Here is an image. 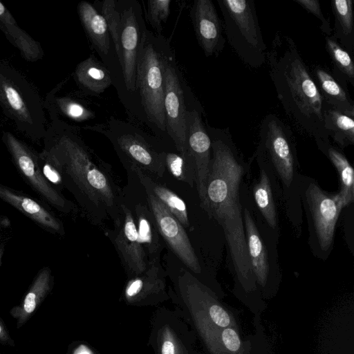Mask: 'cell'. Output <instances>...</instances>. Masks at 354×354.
Instances as JSON below:
<instances>
[{
  "mask_svg": "<svg viewBox=\"0 0 354 354\" xmlns=\"http://www.w3.org/2000/svg\"><path fill=\"white\" fill-rule=\"evenodd\" d=\"M44 149L59 171L64 188L74 196L91 221L100 225L109 216L117 226L124 201L108 169L70 136L61 137Z\"/></svg>",
  "mask_w": 354,
  "mask_h": 354,
  "instance_id": "obj_3",
  "label": "cell"
},
{
  "mask_svg": "<svg viewBox=\"0 0 354 354\" xmlns=\"http://www.w3.org/2000/svg\"><path fill=\"white\" fill-rule=\"evenodd\" d=\"M134 214L139 239L149 262L159 259L162 250L160 234L148 205L147 206L143 203L136 204Z\"/></svg>",
  "mask_w": 354,
  "mask_h": 354,
  "instance_id": "obj_21",
  "label": "cell"
},
{
  "mask_svg": "<svg viewBox=\"0 0 354 354\" xmlns=\"http://www.w3.org/2000/svg\"><path fill=\"white\" fill-rule=\"evenodd\" d=\"M326 50L333 64V73L342 82L354 86L353 55L332 36L325 37Z\"/></svg>",
  "mask_w": 354,
  "mask_h": 354,
  "instance_id": "obj_28",
  "label": "cell"
},
{
  "mask_svg": "<svg viewBox=\"0 0 354 354\" xmlns=\"http://www.w3.org/2000/svg\"><path fill=\"white\" fill-rule=\"evenodd\" d=\"M325 130L333 140L342 149L354 144V120L328 104L324 113Z\"/></svg>",
  "mask_w": 354,
  "mask_h": 354,
  "instance_id": "obj_25",
  "label": "cell"
},
{
  "mask_svg": "<svg viewBox=\"0 0 354 354\" xmlns=\"http://www.w3.org/2000/svg\"><path fill=\"white\" fill-rule=\"evenodd\" d=\"M221 342L230 353H237L241 349V342L236 331L231 327H226L221 332Z\"/></svg>",
  "mask_w": 354,
  "mask_h": 354,
  "instance_id": "obj_37",
  "label": "cell"
},
{
  "mask_svg": "<svg viewBox=\"0 0 354 354\" xmlns=\"http://www.w3.org/2000/svg\"><path fill=\"white\" fill-rule=\"evenodd\" d=\"M167 55L144 31L136 64V89L149 120L166 131L164 111V68Z\"/></svg>",
  "mask_w": 354,
  "mask_h": 354,
  "instance_id": "obj_7",
  "label": "cell"
},
{
  "mask_svg": "<svg viewBox=\"0 0 354 354\" xmlns=\"http://www.w3.org/2000/svg\"><path fill=\"white\" fill-rule=\"evenodd\" d=\"M37 161L40 170L46 179L58 192H62L64 187L61 174L45 149L38 153Z\"/></svg>",
  "mask_w": 354,
  "mask_h": 354,
  "instance_id": "obj_34",
  "label": "cell"
},
{
  "mask_svg": "<svg viewBox=\"0 0 354 354\" xmlns=\"http://www.w3.org/2000/svg\"><path fill=\"white\" fill-rule=\"evenodd\" d=\"M293 1L319 19L320 29L326 36L332 35L333 28L329 21L323 15L320 3L318 0H293Z\"/></svg>",
  "mask_w": 354,
  "mask_h": 354,
  "instance_id": "obj_36",
  "label": "cell"
},
{
  "mask_svg": "<svg viewBox=\"0 0 354 354\" xmlns=\"http://www.w3.org/2000/svg\"><path fill=\"white\" fill-rule=\"evenodd\" d=\"M61 111L67 117L78 122L93 118L94 113L80 103L67 97L57 100Z\"/></svg>",
  "mask_w": 354,
  "mask_h": 354,
  "instance_id": "obj_35",
  "label": "cell"
},
{
  "mask_svg": "<svg viewBox=\"0 0 354 354\" xmlns=\"http://www.w3.org/2000/svg\"><path fill=\"white\" fill-rule=\"evenodd\" d=\"M335 167L339 177L338 193L344 207L354 201V171L346 156L331 144L322 151Z\"/></svg>",
  "mask_w": 354,
  "mask_h": 354,
  "instance_id": "obj_26",
  "label": "cell"
},
{
  "mask_svg": "<svg viewBox=\"0 0 354 354\" xmlns=\"http://www.w3.org/2000/svg\"><path fill=\"white\" fill-rule=\"evenodd\" d=\"M2 333V329H1V326L0 325V335Z\"/></svg>",
  "mask_w": 354,
  "mask_h": 354,
  "instance_id": "obj_43",
  "label": "cell"
},
{
  "mask_svg": "<svg viewBox=\"0 0 354 354\" xmlns=\"http://www.w3.org/2000/svg\"><path fill=\"white\" fill-rule=\"evenodd\" d=\"M164 111L166 131L178 153L189 151L187 140V111L183 91L171 58L167 56L164 68Z\"/></svg>",
  "mask_w": 354,
  "mask_h": 354,
  "instance_id": "obj_9",
  "label": "cell"
},
{
  "mask_svg": "<svg viewBox=\"0 0 354 354\" xmlns=\"http://www.w3.org/2000/svg\"><path fill=\"white\" fill-rule=\"evenodd\" d=\"M300 197L307 217L310 247L315 255L327 258L339 216L345 207L343 202L338 193H328L315 180L305 176Z\"/></svg>",
  "mask_w": 354,
  "mask_h": 354,
  "instance_id": "obj_6",
  "label": "cell"
},
{
  "mask_svg": "<svg viewBox=\"0 0 354 354\" xmlns=\"http://www.w3.org/2000/svg\"><path fill=\"white\" fill-rule=\"evenodd\" d=\"M162 354H174V346L172 342L165 341L162 346Z\"/></svg>",
  "mask_w": 354,
  "mask_h": 354,
  "instance_id": "obj_40",
  "label": "cell"
},
{
  "mask_svg": "<svg viewBox=\"0 0 354 354\" xmlns=\"http://www.w3.org/2000/svg\"><path fill=\"white\" fill-rule=\"evenodd\" d=\"M134 6L124 8L120 14V61L124 84L128 91L136 89V76L138 53L144 31L139 23Z\"/></svg>",
  "mask_w": 354,
  "mask_h": 354,
  "instance_id": "obj_14",
  "label": "cell"
},
{
  "mask_svg": "<svg viewBox=\"0 0 354 354\" xmlns=\"http://www.w3.org/2000/svg\"><path fill=\"white\" fill-rule=\"evenodd\" d=\"M3 140L18 174L39 199L62 214L76 213L75 205L58 192L41 173L38 153L10 133H5Z\"/></svg>",
  "mask_w": 354,
  "mask_h": 354,
  "instance_id": "obj_8",
  "label": "cell"
},
{
  "mask_svg": "<svg viewBox=\"0 0 354 354\" xmlns=\"http://www.w3.org/2000/svg\"><path fill=\"white\" fill-rule=\"evenodd\" d=\"M121 220L113 230H107L124 267L132 273L141 274L147 268L149 261L139 239L134 216L123 201L120 205Z\"/></svg>",
  "mask_w": 354,
  "mask_h": 354,
  "instance_id": "obj_11",
  "label": "cell"
},
{
  "mask_svg": "<svg viewBox=\"0 0 354 354\" xmlns=\"http://www.w3.org/2000/svg\"><path fill=\"white\" fill-rule=\"evenodd\" d=\"M75 75L82 88L95 94L103 93L112 82L109 71L93 55L77 66Z\"/></svg>",
  "mask_w": 354,
  "mask_h": 354,
  "instance_id": "obj_23",
  "label": "cell"
},
{
  "mask_svg": "<svg viewBox=\"0 0 354 354\" xmlns=\"http://www.w3.org/2000/svg\"><path fill=\"white\" fill-rule=\"evenodd\" d=\"M75 354H92L90 350L85 346L81 345L75 351Z\"/></svg>",
  "mask_w": 354,
  "mask_h": 354,
  "instance_id": "obj_41",
  "label": "cell"
},
{
  "mask_svg": "<svg viewBox=\"0 0 354 354\" xmlns=\"http://www.w3.org/2000/svg\"><path fill=\"white\" fill-rule=\"evenodd\" d=\"M6 248V239L2 240L0 242V267L2 264V257L5 251Z\"/></svg>",
  "mask_w": 354,
  "mask_h": 354,
  "instance_id": "obj_42",
  "label": "cell"
},
{
  "mask_svg": "<svg viewBox=\"0 0 354 354\" xmlns=\"http://www.w3.org/2000/svg\"><path fill=\"white\" fill-rule=\"evenodd\" d=\"M243 225L248 253L254 278L265 285L271 272L270 252L250 210H243Z\"/></svg>",
  "mask_w": 354,
  "mask_h": 354,
  "instance_id": "obj_17",
  "label": "cell"
},
{
  "mask_svg": "<svg viewBox=\"0 0 354 354\" xmlns=\"http://www.w3.org/2000/svg\"><path fill=\"white\" fill-rule=\"evenodd\" d=\"M227 39L239 58L252 68L266 61L267 47L254 0H217Z\"/></svg>",
  "mask_w": 354,
  "mask_h": 354,
  "instance_id": "obj_5",
  "label": "cell"
},
{
  "mask_svg": "<svg viewBox=\"0 0 354 354\" xmlns=\"http://www.w3.org/2000/svg\"><path fill=\"white\" fill-rule=\"evenodd\" d=\"M334 16L332 36L351 55L354 54V16L352 0L330 1Z\"/></svg>",
  "mask_w": 354,
  "mask_h": 354,
  "instance_id": "obj_22",
  "label": "cell"
},
{
  "mask_svg": "<svg viewBox=\"0 0 354 354\" xmlns=\"http://www.w3.org/2000/svg\"><path fill=\"white\" fill-rule=\"evenodd\" d=\"M257 162L263 164L280 183L278 191L284 201L291 222L299 228L301 222V188L304 176L299 172V161L294 134L290 127L274 114L261 121L255 153Z\"/></svg>",
  "mask_w": 354,
  "mask_h": 354,
  "instance_id": "obj_4",
  "label": "cell"
},
{
  "mask_svg": "<svg viewBox=\"0 0 354 354\" xmlns=\"http://www.w3.org/2000/svg\"><path fill=\"white\" fill-rule=\"evenodd\" d=\"M259 164V163H258ZM260 175L253 185L255 203L268 225L273 230L278 229V214L274 203L272 179L266 168L259 164Z\"/></svg>",
  "mask_w": 354,
  "mask_h": 354,
  "instance_id": "obj_24",
  "label": "cell"
},
{
  "mask_svg": "<svg viewBox=\"0 0 354 354\" xmlns=\"http://www.w3.org/2000/svg\"><path fill=\"white\" fill-rule=\"evenodd\" d=\"M0 93L6 104L22 120L30 121V115L26 103L18 90L10 83L3 82L0 84Z\"/></svg>",
  "mask_w": 354,
  "mask_h": 354,
  "instance_id": "obj_32",
  "label": "cell"
},
{
  "mask_svg": "<svg viewBox=\"0 0 354 354\" xmlns=\"http://www.w3.org/2000/svg\"><path fill=\"white\" fill-rule=\"evenodd\" d=\"M0 26L10 36L12 41L26 59L34 61L39 57L40 48L38 43L17 26L12 16L1 2H0Z\"/></svg>",
  "mask_w": 354,
  "mask_h": 354,
  "instance_id": "obj_27",
  "label": "cell"
},
{
  "mask_svg": "<svg viewBox=\"0 0 354 354\" xmlns=\"http://www.w3.org/2000/svg\"><path fill=\"white\" fill-rule=\"evenodd\" d=\"M129 167L136 175L145 190L151 192L170 211L184 227H187L189 223L184 201L170 189L158 183L151 176L138 167L131 165Z\"/></svg>",
  "mask_w": 354,
  "mask_h": 354,
  "instance_id": "obj_19",
  "label": "cell"
},
{
  "mask_svg": "<svg viewBox=\"0 0 354 354\" xmlns=\"http://www.w3.org/2000/svg\"><path fill=\"white\" fill-rule=\"evenodd\" d=\"M11 225L8 217L0 214V242L3 240L4 231Z\"/></svg>",
  "mask_w": 354,
  "mask_h": 354,
  "instance_id": "obj_39",
  "label": "cell"
},
{
  "mask_svg": "<svg viewBox=\"0 0 354 354\" xmlns=\"http://www.w3.org/2000/svg\"><path fill=\"white\" fill-rule=\"evenodd\" d=\"M83 27L96 49L103 55L110 50L109 32L100 12L90 3L83 1L77 6Z\"/></svg>",
  "mask_w": 354,
  "mask_h": 354,
  "instance_id": "obj_20",
  "label": "cell"
},
{
  "mask_svg": "<svg viewBox=\"0 0 354 354\" xmlns=\"http://www.w3.org/2000/svg\"><path fill=\"white\" fill-rule=\"evenodd\" d=\"M165 169L176 180L193 186L195 183V169L189 151L184 154L165 153Z\"/></svg>",
  "mask_w": 354,
  "mask_h": 354,
  "instance_id": "obj_30",
  "label": "cell"
},
{
  "mask_svg": "<svg viewBox=\"0 0 354 354\" xmlns=\"http://www.w3.org/2000/svg\"><path fill=\"white\" fill-rule=\"evenodd\" d=\"M311 73L325 103L354 117V102L348 92V84L322 66H313Z\"/></svg>",
  "mask_w": 354,
  "mask_h": 354,
  "instance_id": "obj_18",
  "label": "cell"
},
{
  "mask_svg": "<svg viewBox=\"0 0 354 354\" xmlns=\"http://www.w3.org/2000/svg\"><path fill=\"white\" fill-rule=\"evenodd\" d=\"M211 319L218 326L228 327L231 324V317L228 313L218 304H213L209 309Z\"/></svg>",
  "mask_w": 354,
  "mask_h": 354,
  "instance_id": "obj_38",
  "label": "cell"
},
{
  "mask_svg": "<svg viewBox=\"0 0 354 354\" xmlns=\"http://www.w3.org/2000/svg\"><path fill=\"white\" fill-rule=\"evenodd\" d=\"M192 19L198 44L207 57L218 55L225 46L223 22L211 0H196Z\"/></svg>",
  "mask_w": 354,
  "mask_h": 354,
  "instance_id": "obj_16",
  "label": "cell"
},
{
  "mask_svg": "<svg viewBox=\"0 0 354 354\" xmlns=\"http://www.w3.org/2000/svg\"><path fill=\"white\" fill-rule=\"evenodd\" d=\"M211 157L205 211L222 227L238 279L251 286L254 279L248 253L240 201V187L248 169L227 128L208 127Z\"/></svg>",
  "mask_w": 354,
  "mask_h": 354,
  "instance_id": "obj_1",
  "label": "cell"
},
{
  "mask_svg": "<svg viewBox=\"0 0 354 354\" xmlns=\"http://www.w3.org/2000/svg\"><path fill=\"white\" fill-rule=\"evenodd\" d=\"M53 280V276L50 267L44 266L38 271L24 298L21 322L24 321L35 310L41 299L50 290Z\"/></svg>",
  "mask_w": 354,
  "mask_h": 354,
  "instance_id": "obj_29",
  "label": "cell"
},
{
  "mask_svg": "<svg viewBox=\"0 0 354 354\" xmlns=\"http://www.w3.org/2000/svg\"><path fill=\"white\" fill-rule=\"evenodd\" d=\"M187 140L194 165L195 183L201 205L206 203V185L210 164L211 139L196 109L187 110L186 115Z\"/></svg>",
  "mask_w": 354,
  "mask_h": 354,
  "instance_id": "obj_12",
  "label": "cell"
},
{
  "mask_svg": "<svg viewBox=\"0 0 354 354\" xmlns=\"http://www.w3.org/2000/svg\"><path fill=\"white\" fill-rule=\"evenodd\" d=\"M0 200L26 216L44 231L64 236L62 221L48 204L23 191L0 183Z\"/></svg>",
  "mask_w": 354,
  "mask_h": 354,
  "instance_id": "obj_13",
  "label": "cell"
},
{
  "mask_svg": "<svg viewBox=\"0 0 354 354\" xmlns=\"http://www.w3.org/2000/svg\"><path fill=\"white\" fill-rule=\"evenodd\" d=\"M171 0H149L147 1V19L150 25L160 33L162 23L165 22L170 13Z\"/></svg>",
  "mask_w": 354,
  "mask_h": 354,
  "instance_id": "obj_33",
  "label": "cell"
},
{
  "mask_svg": "<svg viewBox=\"0 0 354 354\" xmlns=\"http://www.w3.org/2000/svg\"><path fill=\"white\" fill-rule=\"evenodd\" d=\"M145 191L147 205L154 217L160 236L189 269L200 273L201 269L199 261L185 227L158 198L149 191Z\"/></svg>",
  "mask_w": 354,
  "mask_h": 354,
  "instance_id": "obj_10",
  "label": "cell"
},
{
  "mask_svg": "<svg viewBox=\"0 0 354 354\" xmlns=\"http://www.w3.org/2000/svg\"><path fill=\"white\" fill-rule=\"evenodd\" d=\"M266 61L285 112L298 127L315 139L322 152L330 144L324 124L326 104L293 39L277 32Z\"/></svg>",
  "mask_w": 354,
  "mask_h": 354,
  "instance_id": "obj_2",
  "label": "cell"
},
{
  "mask_svg": "<svg viewBox=\"0 0 354 354\" xmlns=\"http://www.w3.org/2000/svg\"><path fill=\"white\" fill-rule=\"evenodd\" d=\"M100 12L106 22L109 35L113 39L120 62L121 57L120 48V14L117 8L116 1L113 0L102 1Z\"/></svg>",
  "mask_w": 354,
  "mask_h": 354,
  "instance_id": "obj_31",
  "label": "cell"
},
{
  "mask_svg": "<svg viewBox=\"0 0 354 354\" xmlns=\"http://www.w3.org/2000/svg\"><path fill=\"white\" fill-rule=\"evenodd\" d=\"M111 140L118 153L150 176L162 178L165 171V152H158L138 133L116 135Z\"/></svg>",
  "mask_w": 354,
  "mask_h": 354,
  "instance_id": "obj_15",
  "label": "cell"
}]
</instances>
